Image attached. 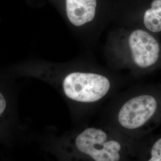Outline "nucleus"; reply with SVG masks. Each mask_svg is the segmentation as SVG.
Returning a JSON list of instances; mask_svg holds the SVG:
<instances>
[{"label":"nucleus","mask_w":161,"mask_h":161,"mask_svg":"<svg viewBox=\"0 0 161 161\" xmlns=\"http://www.w3.org/2000/svg\"><path fill=\"white\" fill-rule=\"evenodd\" d=\"M148 161H161V138L153 145L150 151V158Z\"/></svg>","instance_id":"7"},{"label":"nucleus","mask_w":161,"mask_h":161,"mask_svg":"<svg viewBox=\"0 0 161 161\" xmlns=\"http://www.w3.org/2000/svg\"><path fill=\"white\" fill-rule=\"evenodd\" d=\"M41 147L58 161H122L121 142L102 128L88 127L58 136L53 133L34 137Z\"/></svg>","instance_id":"1"},{"label":"nucleus","mask_w":161,"mask_h":161,"mask_svg":"<svg viewBox=\"0 0 161 161\" xmlns=\"http://www.w3.org/2000/svg\"><path fill=\"white\" fill-rule=\"evenodd\" d=\"M98 5V0H65L67 17L75 26H82L93 21Z\"/></svg>","instance_id":"5"},{"label":"nucleus","mask_w":161,"mask_h":161,"mask_svg":"<svg viewBox=\"0 0 161 161\" xmlns=\"http://www.w3.org/2000/svg\"><path fill=\"white\" fill-rule=\"evenodd\" d=\"M157 102L153 96L142 94L127 100L117 115L119 125L125 130L133 131L143 127L155 114Z\"/></svg>","instance_id":"3"},{"label":"nucleus","mask_w":161,"mask_h":161,"mask_svg":"<svg viewBox=\"0 0 161 161\" xmlns=\"http://www.w3.org/2000/svg\"><path fill=\"white\" fill-rule=\"evenodd\" d=\"M127 46L132 63L139 68H148L159 58L158 42L144 30L134 29L131 32L127 37Z\"/></svg>","instance_id":"4"},{"label":"nucleus","mask_w":161,"mask_h":161,"mask_svg":"<svg viewBox=\"0 0 161 161\" xmlns=\"http://www.w3.org/2000/svg\"><path fill=\"white\" fill-rule=\"evenodd\" d=\"M109 80L104 75L75 72L67 75L63 81L64 94L72 101L90 103L105 97L110 89Z\"/></svg>","instance_id":"2"},{"label":"nucleus","mask_w":161,"mask_h":161,"mask_svg":"<svg viewBox=\"0 0 161 161\" xmlns=\"http://www.w3.org/2000/svg\"><path fill=\"white\" fill-rule=\"evenodd\" d=\"M145 27L153 32L161 31V0H152L149 7L143 13Z\"/></svg>","instance_id":"6"}]
</instances>
